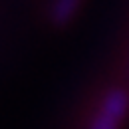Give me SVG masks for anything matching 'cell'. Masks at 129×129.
I'll list each match as a JSON object with an SVG mask.
<instances>
[{
    "instance_id": "obj_2",
    "label": "cell",
    "mask_w": 129,
    "mask_h": 129,
    "mask_svg": "<svg viewBox=\"0 0 129 129\" xmlns=\"http://www.w3.org/2000/svg\"><path fill=\"white\" fill-rule=\"evenodd\" d=\"M80 6H81V0H54L52 8H50V18H52L54 24L64 26L78 14Z\"/></svg>"
},
{
    "instance_id": "obj_1",
    "label": "cell",
    "mask_w": 129,
    "mask_h": 129,
    "mask_svg": "<svg viewBox=\"0 0 129 129\" xmlns=\"http://www.w3.org/2000/svg\"><path fill=\"white\" fill-rule=\"evenodd\" d=\"M129 113V93L125 89H111L101 99L89 129H119Z\"/></svg>"
}]
</instances>
